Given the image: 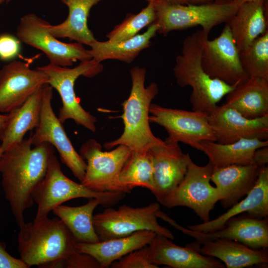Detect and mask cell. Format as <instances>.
Returning a JSON list of instances; mask_svg holds the SVG:
<instances>
[{"instance_id": "f1b7e54d", "label": "cell", "mask_w": 268, "mask_h": 268, "mask_svg": "<svg viewBox=\"0 0 268 268\" xmlns=\"http://www.w3.org/2000/svg\"><path fill=\"white\" fill-rule=\"evenodd\" d=\"M158 27L155 22L147 30L131 38L119 42L96 40L89 46L92 59L101 62L106 60H116L126 63H132L143 50L149 47L151 40L157 33Z\"/></svg>"}, {"instance_id": "cb8c5ba5", "label": "cell", "mask_w": 268, "mask_h": 268, "mask_svg": "<svg viewBox=\"0 0 268 268\" xmlns=\"http://www.w3.org/2000/svg\"><path fill=\"white\" fill-rule=\"evenodd\" d=\"M200 249L203 255L219 259L228 268H243L267 266L268 250L253 249L239 242L217 239L204 242Z\"/></svg>"}, {"instance_id": "f35d334b", "label": "cell", "mask_w": 268, "mask_h": 268, "mask_svg": "<svg viewBox=\"0 0 268 268\" xmlns=\"http://www.w3.org/2000/svg\"><path fill=\"white\" fill-rule=\"evenodd\" d=\"M172 4L189 5L201 4L213 2L214 0H162Z\"/></svg>"}, {"instance_id": "8fae6325", "label": "cell", "mask_w": 268, "mask_h": 268, "mask_svg": "<svg viewBox=\"0 0 268 268\" xmlns=\"http://www.w3.org/2000/svg\"><path fill=\"white\" fill-rule=\"evenodd\" d=\"M149 122L163 127L168 135L167 143L181 142L201 151V142L216 141L208 116L197 111L172 109L151 104Z\"/></svg>"}, {"instance_id": "bcb514c9", "label": "cell", "mask_w": 268, "mask_h": 268, "mask_svg": "<svg viewBox=\"0 0 268 268\" xmlns=\"http://www.w3.org/2000/svg\"><path fill=\"white\" fill-rule=\"evenodd\" d=\"M146 0V1H147V2H149V1H151V0Z\"/></svg>"}, {"instance_id": "4dcf8cb0", "label": "cell", "mask_w": 268, "mask_h": 268, "mask_svg": "<svg viewBox=\"0 0 268 268\" xmlns=\"http://www.w3.org/2000/svg\"><path fill=\"white\" fill-rule=\"evenodd\" d=\"M117 185L121 193H129L133 188L140 187L153 193V167L148 151H132L118 175Z\"/></svg>"}, {"instance_id": "d4e9b609", "label": "cell", "mask_w": 268, "mask_h": 268, "mask_svg": "<svg viewBox=\"0 0 268 268\" xmlns=\"http://www.w3.org/2000/svg\"><path fill=\"white\" fill-rule=\"evenodd\" d=\"M223 104L248 119L268 115V80L249 77L226 95Z\"/></svg>"}, {"instance_id": "7bdbcfd3", "label": "cell", "mask_w": 268, "mask_h": 268, "mask_svg": "<svg viewBox=\"0 0 268 268\" xmlns=\"http://www.w3.org/2000/svg\"><path fill=\"white\" fill-rule=\"evenodd\" d=\"M6 0H0V5L5 2Z\"/></svg>"}, {"instance_id": "7c38bea8", "label": "cell", "mask_w": 268, "mask_h": 268, "mask_svg": "<svg viewBox=\"0 0 268 268\" xmlns=\"http://www.w3.org/2000/svg\"><path fill=\"white\" fill-rule=\"evenodd\" d=\"M132 151L124 145L103 151L95 139L87 140L79 150V154L86 161L85 175L80 183L95 192H119L117 178Z\"/></svg>"}, {"instance_id": "f546056e", "label": "cell", "mask_w": 268, "mask_h": 268, "mask_svg": "<svg viewBox=\"0 0 268 268\" xmlns=\"http://www.w3.org/2000/svg\"><path fill=\"white\" fill-rule=\"evenodd\" d=\"M99 204L104 205L102 201L98 198H92L87 203L81 206H69L61 204L52 211L65 224L77 242L96 243L100 240L94 228L93 213Z\"/></svg>"}, {"instance_id": "484cf974", "label": "cell", "mask_w": 268, "mask_h": 268, "mask_svg": "<svg viewBox=\"0 0 268 268\" xmlns=\"http://www.w3.org/2000/svg\"><path fill=\"white\" fill-rule=\"evenodd\" d=\"M43 86L22 105L7 114L8 120L0 145V150L2 152L20 142L27 132L35 129L39 125Z\"/></svg>"}, {"instance_id": "9a60e30c", "label": "cell", "mask_w": 268, "mask_h": 268, "mask_svg": "<svg viewBox=\"0 0 268 268\" xmlns=\"http://www.w3.org/2000/svg\"><path fill=\"white\" fill-rule=\"evenodd\" d=\"M48 81L45 73L21 61L4 65L0 69V112L7 114L20 107Z\"/></svg>"}, {"instance_id": "30bf717a", "label": "cell", "mask_w": 268, "mask_h": 268, "mask_svg": "<svg viewBox=\"0 0 268 268\" xmlns=\"http://www.w3.org/2000/svg\"><path fill=\"white\" fill-rule=\"evenodd\" d=\"M213 170V166L209 161L204 166H199L191 158L182 181L160 203L169 208L188 207L203 222L209 221L210 211L220 200L217 189L210 183Z\"/></svg>"}, {"instance_id": "44dd1931", "label": "cell", "mask_w": 268, "mask_h": 268, "mask_svg": "<svg viewBox=\"0 0 268 268\" xmlns=\"http://www.w3.org/2000/svg\"><path fill=\"white\" fill-rule=\"evenodd\" d=\"M262 167L253 163L213 168L211 180L218 191L224 208L231 207L251 191Z\"/></svg>"}, {"instance_id": "83f0119b", "label": "cell", "mask_w": 268, "mask_h": 268, "mask_svg": "<svg viewBox=\"0 0 268 268\" xmlns=\"http://www.w3.org/2000/svg\"><path fill=\"white\" fill-rule=\"evenodd\" d=\"M103 0H61L67 6L68 13L62 23L49 26V31L57 38H68L90 46L96 39L87 24L91 8Z\"/></svg>"}, {"instance_id": "d6986e66", "label": "cell", "mask_w": 268, "mask_h": 268, "mask_svg": "<svg viewBox=\"0 0 268 268\" xmlns=\"http://www.w3.org/2000/svg\"><path fill=\"white\" fill-rule=\"evenodd\" d=\"M208 121L219 143H231L242 138L268 140V115L248 119L223 104L216 106Z\"/></svg>"}, {"instance_id": "603a6c76", "label": "cell", "mask_w": 268, "mask_h": 268, "mask_svg": "<svg viewBox=\"0 0 268 268\" xmlns=\"http://www.w3.org/2000/svg\"><path fill=\"white\" fill-rule=\"evenodd\" d=\"M156 234L151 231L141 230L96 243L77 242L75 247L77 252L91 256L101 268H105L130 253L148 245Z\"/></svg>"}, {"instance_id": "e0dca14e", "label": "cell", "mask_w": 268, "mask_h": 268, "mask_svg": "<svg viewBox=\"0 0 268 268\" xmlns=\"http://www.w3.org/2000/svg\"><path fill=\"white\" fill-rule=\"evenodd\" d=\"M153 167L155 189L153 195L161 203L184 178L188 169L189 154L182 152L179 144L163 143L148 150Z\"/></svg>"}, {"instance_id": "f6af8a7d", "label": "cell", "mask_w": 268, "mask_h": 268, "mask_svg": "<svg viewBox=\"0 0 268 268\" xmlns=\"http://www.w3.org/2000/svg\"><path fill=\"white\" fill-rule=\"evenodd\" d=\"M2 153V152L0 150V157Z\"/></svg>"}, {"instance_id": "7a4b0ae2", "label": "cell", "mask_w": 268, "mask_h": 268, "mask_svg": "<svg viewBox=\"0 0 268 268\" xmlns=\"http://www.w3.org/2000/svg\"><path fill=\"white\" fill-rule=\"evenodd\" d=\"M209 33L201 29L187 36L183 41L181 54L177 56L173 68L178 85L192 88L190 102L193 111L208 116L222 98L236 87L211 78L203 69L201 53Z\"/></svg>"}, {"instance_id": "2e32d148", "label": "cell", "mask_w": 268, "mask_h": 268, "mask_svg": "<svg viewBox=\"0 0 268 268\" xmlns=\"http://www.w3.org/2000/svg\"><path fill=\"white\" fill-rule=\"evenodd\" d=\"M165 220L201 243L217 239H228L253 249L268 248V217L257 218L248 214L235 216L228 220L223 228L209 232H197L186 228L168 216Z\"/></svg>"}, {"instance_id": "3957f363", "label": "cell", "mask_w": 268, "mask_h": 268, "mask_svg": "<svg viewBox=\"0 0 268 268\" xmlns=\"http://www.w3.org/2000/svg\"><path fill=\"white\" fill-rule=\"evenodd\" d=\"M19 228L18 250L28 268H48L77 252V241L58 217L35 218Z\"/></svg>"}, {"instance_id": "60d3db41", "label": "cell", "mask_w": 268, "mask_h": 268, "mask_svg": "<svg viewBox=\"0 0 268 268\" xmlns=\"http://www.w3.org/2000/svg\"><path fill=\"white\" fill-rule=\"evenodd\" d=\"M233 0L237 2L238 3L241 4L244 2L255 1H257L259 0ZM264 0L268 1V0Z\"/></svg>"}, {"instance_id": "5b68a950", "label": "cell", "mask_w": 268, "mask_h": 268, "mask_svg": "<svg viewBox=\"0 0 268 268\" xmlns=\"http://www.w3.org/2000/svg\"><path fill=\"white\" fill-rule=\"evenodd\" d=\"M153 1L157 33L164 36L172 31L197 26L210 33L214 27L227 23L240 5L233 0L189 5L172 4L162 0Z\"/></svg>"}, {"instance_id": "ffe728a7", "label": "cell", "mask_w": 268, "mask_h": 268, "mask_svg": "<svg viewBox=\"0 0 268 268\" xmlns=\"http://www.w3.org/2000/svg\"><path fill=\"white\" fill-rule=\"evenodd\" d=\"M247 213L257 218L268 217V167H263L254 187L247 197L218 217L202 223L188 226L197 232H209L223 228L230 218Z\"/></svg>"}, {"instance_id": "74e56055", "label": "cell", "mask_w": 268, "mask_h": 268, "mask_svg": "<svg viewBox=\"0 0 268 268\" xmlns=\"http://www.w3.org/2000/svg\"><path fill=\"white\" fill-rule=\"evenodd\" d=\"M253 162L260 167L266 166L268 163V146L257 149L254 153Z\"/></svg>"}, {"instance_id": "ee69618b", "label": "cell", "mask_w": 268, "mask_h": 268, "mask_svg": "<svg viewBox=\"0 0 268 268\" xmlns=\"http://www.w3.org/2000/svg\"><path fill=\"white\" fill-rule=\"evenodd\" d=\"M12 0H5V2H6V3H9V2H10L11 1H12Z\"/></svg>"}, {"instance_id": "4316f807", "label": "cell", "mask_w": 268, "mask_h": 268, "mask_svg": "<svg viewBox=\"0 0 268 268\" xmlns=\"http://www.w3.org/2000/svg\"><path fill=\"white\" fill-rule=\"evenodd\" d=\"M201 151L209 159L213 168L231 165H248L254 163L255 151L268 146V140L242 138L231 143L221 144L216 141L201 142Z\"/></svg>"}, {"instance_id": "b9f144b4", "label": "cell", "mask_w": 268, "mask_h": 268, "mask_svg": "<svg viewBox=\"0 0 268 268\" xmlns=\"http://www.w3.org/2000/svg\"><path fill=\"white\" fill-rule=\"evenodd\" d=\"M231 0H214V1H220V2H226V1H231Z\"/></svg>"}, {"instance_id": "277c9868", "label": "cell", "mask_w": 268, "mask_h": 268, "mask_svg": "<svg viewBox=\"0 0 268 268\" xmlns=\"http://www.w3.org/2000/svg\"><path fill=\"white\" fill-rule=\"evenodd\" d=\"M146 73L144 67L135 66L131 68L132 88L129 97L122 104L124 131L117 139L106 142L105 148L124 145L132 151L147 152L152 147L164 142L153 134L150 127V106L159 89L155 82L145 87Z\"/></svg>"}, {"instance_id": "836d02e7", "label": "cell", "mask_w": 268, "mask_h": 268, "mask_svg": "<svg viewBox=\"0 0 268 268\" xmlns=\"http://www.w3.org/2000/svg\"><path fill=\"white\" fill-rule=\"evenodd\" d=\"M147 246L133 251L119 259L118 261L113 262L111 265V267L113 268H159L150 262Z\"/></svg>"}, {"instance_id": "4fadbf2b", "label": "cell", "mask_w": 268, "mask_h": 268, "mask_svg": "<svg viewBox=\"0 0 268 268\" xmlns=\"http://www.w3.org/2000/svg\"><path fill=\"white\" fill-rule=\"evenodd\" d=\"M53 88L48 83L43 86V100L40 123L31 136L32 145L43 142L53 145L58 151L61 161L80 182L83 180L86 163L73 147L52 106Z\"/></svg>"}, {"instance_id": "1f68e13d", "label": "cell", "mask_w": 268, "mask_h": 268, "mask_svg": "<svg viewBox=\"0 0 268 268\" xmlns=\"http://www.w3.org/2000/svg\"><path fill=\"white\" fill-rule=\"evenodd\" d=\"M239 54L242 66L250 77L268 80V30Z\"/></svg>"}, {"instance_id": "5bb4252c", "label": "cell", "mask_w": 268, "mask_h": 268, "mask_svg": "<svg viewBox=\"0 0 268 268\" xmlns=\"http://www.w3.org/2000/svg\"><path fill=\"white\" fill-rule=\"evenodd\" d=\"M201 61L203 69L211 78L229 85L237 86L250 77L242 66L239 52L227 23L218 37L205 40Z\"/></svg>"}, {"instance_id": "8d00e7d4", "label": "cell", "mask_w": 268, "mask_h": 268, "mask_svg": "<svg viewBox=\"0 0 268 268\" xmlns=\"http://www.w3.org/2000/svg\"><path fill=\"white\" fill-rule=\"evenodd\" d=\"M28 267L21 259L11 256L0 241V268H27Z\"/></svg>"}, {"instance_id": "7402d4cb", "label": "cell", "mask_w": 268, "mask_h": 268, "mask_svg": "<svg viewBox=\"0 0 268 268\" xmlns=\"http://www.w3.org/2000/svg\"><path fill=\"white\" fill-rule=\"evenodd\" d=\"M267 3L264 0L243 3L226 23L239 52L268 30Z\"/></svg>"}, {"instance_id": "ba28073f", "label": "cell", "mask_w": 268, "mask_h": 268, "mask_svg": "<svg viewBox=\"0 0 268 268\" xmlns=\"http://www.w3.org/2000/svg\"><path fill=\"white\" fill-rule=\"evenodd\" d=\"M159 204L133 207L122 205L118 209L107 208L93 215V224L100 241L127 236L139 231H151L170 240L172 233L160 225L157 220Z\"/></svg>"}, {"instance_id": "6da1fadb", "label": "cell", "mask_w": 268, "mask_h": 268, "mask_svg": "<svg viewBox=\"0 0 268 268\" xmlns=\"http://www.w3.org/2000/svg\"><path fill=\"white\" fill-rule=\"evenodd\" d=\"M31 137L2 152L1 185L17 225L25 223L24 211L34 204L32 194L45 178L54 147L43 142L32 147Z\"/></svg>"}, {"instance_id": "9c48e42d", "label": "cell", "mask_w": 268, "mask_h": 268, "mask_svg": "<svg viewBox=\"0 0 268 268\" xmlns=\"http://www.w3.org/2000/svg\"><path fill=\"white\" fill-rule=\"evenodd\" d=\"M50 24L35 13L26 14L20 19L16 37L21 42L41 51L52 65L69 67L78 61L92 59L89 50L83 44L58 40L49 31Z\"/></svg>"}, {"instance_id": "ab89813d", "label": "cell", "mask_w": 268, "mask_h": 268, "mask_svg": "<svg viewBox=\"0 0 268 268\" xmlns=\"http://www.w3.org/2000/svg\"><path fill=\"white\" fill-rule=\"evenodd\" d=\"M8 120V115L6 114H0V141H1L6 123Z\"/></svg>"}, {"instance_id": "d6a6232c", "label": "cell", "mask_w": 268, "mask_h": 268, "mask_svg": "<svg viewBox=\"0 0 268 268\" xmlns=\"http://www.w3.org/2000/svg\"><path fill=\"white\" fill-rule=\"evenodd\" d=\"M156 15L153 0L136 14L128 13L124 19L116 25L106 37L111 42H119L138 34L143 28L155 22Z\"/></svg>"}, {"instance_id": "e575fe53", "label": "cell", "mask_w": 268, "mask_h": 268, "mask_svg": "<svg viewBox=\"0 0 268 268\" xmlns=\"http://www.w3.org/2000/svg\"><path fill=\"white\" fill-rule=\"evenodd\" d=\"M101 268L98 261L91 256L75 252L67 259L55 262L49 268Z\"/></svg>"}, {"instance_id": "8992f818", "label": "cell", "mask_w": 268, "mask_h": 268, "mask_svg": "<svg viewBox=\"0 0 268 268\" xmlns=\"http://www.w3.org/2000/svg\"><path fill=\"white\" fill-rule=\"evenodd\" d=\"M38 69L45 73L48 78V84L59 93L62 102L59 109L58 119L62 123L71 119L77 125L89 131L96 130V118L85 110L76 96L74 84L80 76L92 78L102 71L101 62L92 59L80 62L73 68L49 64L38 67Z\"/></svg>"}, {"instance_id": "ac0fdd59", "label": "cell", "mask_w": 268, "mask_h": 268, "mask_svg": "<svg viewBox=\"0 0 268 268\" xmlns=\"http://www.w3.org/2000/svg\"><path fill=\"white\" fill-rule=\"evenodd\" d=\"M201 243L198 240L181 247L170 239L156 234L147 246L149 259L159 267L165 265L173 268H224L218 259L202 255L200 252Z\"/></svg>"}, {"instance_id": "d590c367", "label": "cell", "mask_w": 268, "mask_h": 268, "mask_svg": "<svg viewBox=\"0 0 268 268\" xmlns=\"http://www.w3.org/2000/svg\"><path fill=\"white\" fill-rule=\"evenodd\" d=\"M20 42L11 34H0V60L7 61L16 57L20 51Z\"/></svg>"}, {"instance_id": "52a82bcc", "label": "cell", "mask_w": 268, "mask_h": 268, "mask_svg": "<svg viewBox=\"0 0 268 268\" xmlns=\"http://www.w3.org/2000/svg\"><path fill=\"white\" fill-rule=\"evenodd\" d=\"M125 193L113 192H95L67 177L63 172L55 154L50 160L46 175L33 191L32 197L37 204L35 218L47 216L56 206L67 201L77 198H98L104 205L115 204L122 199Z\"/></svg>"}]
</instances>
